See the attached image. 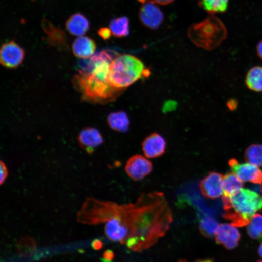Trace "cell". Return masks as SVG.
Instances as JSON below:
<instances>
[{
	"mask_svg": "<svg viewBox=\"0 0 262 262\" xmlns=\"http://www.w3.org/2000/svg\"><path fill=\"white\" fill-rule=\"evenodd\" d=\"M73 82L83 99L100 103L113 101L124 89L113 86L107 78L84 69L79 70Z\"/></svg>",
	"mask_w": 262,
	"mask_h": 262,
	"instance_id": "obj_3",
	"label": "cell"
},
{
	"mask_svg": "<svg viewBox=\"0 0 262 262\" xmlns=\"http://www.w3.org/2000/svg\"><path fill=\"white\" fill-rule=\"evenodd\" d=\"M178 262H187L186 260L181 259L179 260ZM195 262H214L211 259H204L202 260H198Z\"/></svg>",
	"mask_w": 262,
	"mask_h": 262,
	"instance_id": "obj_32",
	"label": "cell"
},
{
	"mask_svg": "<svg viewBox=\"0 0 262 262\" xmlns=\"http://www.w3.org/2000/svg\"><path fill=\"white\" fill-rule=\"evenodd\" d=\"M229 0H199L198 4L210 14L225 12L228 7Z\"/></svg>",
	"mask_w": 262,
	"mask_h": 262,
	"instance_id": "obj_21",
	"label": "cell"
},
{
	"mask_svg": "<svg viewBox=\"0 0 262 262\" xmlns=\"http://www.w3.org/2000/svg\"><path fill=\"white\" fill-rule=\"evenodd\" d=\"M96 49L95 41L87 36L78 37L72 44V50L74 55L83 59H87L92 56Z\"/></svg>",
	"mask_w": 262,
	"mask_h": 262,
	"instance_id": "obj_15",
	"label": "cell"
},
{
	"mask_svg": "<svg viewBox=\"0 0 262 262\" xmlns=\"http://www.w3.org/2000/svg\"><path fill=\"white\" fill-rule=\"evenodd\" d=\"M243 181L234 173L228 172L223 176V196H229L243 188Z\"/></svg>",
	"mask_w": 262,
	"mask_h": 262,
	"instance_id": "obj_19",
	"label": "cell"
},
{
	"mask_svg": "<svg viewBox=\"0 0 262 262\" xmlns=\"http://www.w3.org/2000/svg\"><path fill=\"white\" fill-rule=\"evenodd\" d=\"M66 28L71 34L82 36L89 30V22L82 14L75 13L71 16L66 21Z\"/></svg>",
	"mask_w": 262,
	"mask_h": 262,
	"instance_id": "obj_16",
	"label": "cell"
},
{
	"mask_svg": "<svg viewBox=\"0 0 262 262\" xmlns=\"http://www.w3.org/2000/svg\"><path fill=\"white\" fill-rule=\"evenodd\" d=\"M143 62L136 57L118 55L111 63L108 80L113 86L124 89L133 84L141 77L147 75Z\"/></svg>",
	"mask_w": 262,
	"mask_h": 262,
	"instance_id": "obj_4",
	"label": "cell"
},
{
	"mask_svg": "<svg viewBox=\"0 0 262 262\" xmlns=\"http://www.w3.org/2000/svg\"><path fill=\"white\" fill-rule=\"evenodd\" d=\"M214 236L218 244L228 249L236 248L241 238L240 233L235 226L228 223L219 225Z\"/></svg>",
	"mask_w": 262,
	"mask_h": 262,
	"instance_id": "obj_11",
	"label": "cell"
},
{
	"mask_svg": "<svg viewBox=\"0 0 262 262\" xmlns=\"http://www.w3.org/2000/svg\"><path fill=\"white\" fill-rule=\"evenodd\" d=\"M155 3L159 4L165 5L172 3L174 0H153Z\"/></svg>",
	"mask_w": 262,
	"mask_h": 262,
	"instance_id": "obj_31",
	"label": "cell"
},
{
	"mask_svg": "<svg viewBox=\"0 0 262 262\" xmlns=\"http://www.w3.org/2000/svg\"><path fill=\"white\" fill-rule=\"evenodd\" d=\"M138 2L142 4H144L147 0H137Z\"/></svg>",
	"mask_w": 262,
	"mask_h": 262,
	"instance_id": "obj_34",
	"label": "cell"
},
{
	"mask_svg": "<svg viewBox=\"0 0 262 262\" xmlns=\"http://www.w3.org/2000/svg\"><path fill=\"white\" fill-rule=\"evenodd\" d=\"M227 106L230 110H233L237 107V101L234 99H230L228 102Z\"/></svg>",
	"mask_w": 262,
	"mask_h": 262,
	"instance_id": "obj_30",
	"label": "cell"
},
{
	"mask_svg": "<svg viewBox=\"0 0 262 262\" xmlns=\"http://www.w3.org/2000/svg\"><path fill=\"white\" fill-rule=\"evenodd\" d=\"M0 183L2 184L6 180L8 175V170L5 163L2 161H0Z\"/></svg>",
	"mask_w": 262,
	"mask_h": 262,
	"instance_id": "obj_25",
	"label": "cell"
},
{
	"mask_svg": "<svg viewBox=\"0 0 262 262\" xmlns=\"http://www.w3.org/2000/svg\"><path fill=\"white\" fill-rule=\"evenodd\" d=\"M246 161L258 167L262 166V145L252 144L246 149Z\"/></svg>",
	"mask_w": 262,
	"mask_h": 262,
	"instance_id": "obj_22",
	"label": "cell"
},
{
	"mask_svg": "<svg viewBox=\"0 0 262 262\" xmlns=\"http://www.w3.org/2000/svg\"><path fill=\"white\" fill-rule=\"evenodd\" d=\"M229 164L232 172L243 181L262 183V171L250 163H240L234 158L229 159Z\"/></svg>",
	"mask_w": 262,
	"mask_h": 262,
	"instance_id": "obj_9",
	"label": "cell"
},
{
	"mask_svg": "<svg viewBox=\"0 0 262 262\" xmlns=\"http://www.w3.org/2000/svg\"><path fill=\"white\" fill-rule=\"evenodd\" d=\"M24 56V49L13 40L1 46L0 51V63L7 68L18 67L22 63Z\"/></svg>",
	"mask_w": 262,
	"mask_h": 262,
	"instance_id": "obj_8",
	"label": "cell"
},
{
	"mask_svg": "<svg viewBox=\"0 0 262 262\" xmlns=\"http://www.w3.org/2000/svg\"><path fill=\"white\" fill-rule=\"evenodd\" d=\"M107 120L109 127L115 131L126 132L129 130L130 120L127 115L124 111L110 113Z\"/></svg>",
	"mask_w": 262,
	"mask_h": 262,
	"instance_id": "obj_17",
	"label": "cell"
},
{
	"mask_svg": "<svg viewBox=\"0 0 262 262\" xmlns=\"http://www.w3.org/2000/svg\"><path fill=\"white\" fill-rule=\"evenodd\" d=\"M77 219L89 225L105 223L104 233L110 240L141 251L165 235L173 214L164 194L153 191L143 193L135 202L127 204L87 198Z\"/></svg>",
	"mask_w": 262,
	"mask_h": 262,
	"instance_id": "obj_1",
	"label": "cell"
},
{
	"mask_svg": "<svg viewBox=\"0 0 262 262\" xmlns=\"http://www.w3.org/2000/svg\"><path fill=\"white\" fill-rule=\"evenodd\" d=\"M109 28L115 37L128 36L130 33L129 20L125 16L113 19L110 22Z\"/></svg>",
	"mask_w": 262,
	"mask_h": 262,
	"instance_id": "obj_20",
	"label": "cell"
},
{
	"mask_svg": "<svg viewBox=\"0 0 262 262\" xmlns=\"http://www.w3.org/2000/svg\"><path fill=\"white\" fill-rule=\"evenodd\" d=\"M256 53L258 56L262 59V40L259 41L257 45Z\"/></svg>",
	"mask_w": 262,
	"mask_h": 262,
	"instance_id": "obj_29",
	"label": "cell"
},
{
	"mask_svg": "<svg viewBox=\"0 0 262 262\" xmlns=\"http://www.w3.org/2000/svg\"><path fill=\"white\" fill-rule=\"evenodd\" d=\"M258 253L259 255L262 258V243L259 246L258 249Z\"/></svg>",
	"mask_w": 262,
	"mask_h": 262,
	"instance_id": "obj_33",
	"label": "cell"
},
{
	"mask_svg": "<svg viewBox=\"0 0 262 262\" xmlns=\"http://www.w3.org/2000/svg\"><path fill=\"white\" fill-rule=\"evenodd\" d=\"M114 258L113 251L110 249H107L104 252L101 260L102 262H113Z\"/></svg>",
	"mask_w": 262,
	"mask_h": 262,
	"instance_id": "obj_27",
	"label": "cell"
},
{
	"mask_svg": "<svg viewBox=\"0 0 262 262\" xmlns=\"http://www.w3.org/2000/svg\"><path fill=\"white\" fill-rule=\"evenodd\" d=\"M102 242L98 239H95L92 242L91 246L93 249L95 250H99L102 246Z\"/></svg>",
	"mask_w": 262,
	"mask_h": 262,
	"instance_id": "obj_28",
	"label": "cell"
},
{
	"mask_svg": "<svg viewBox=\"0 0 262 262\" xmlns=\"http://www.w3.org/2000/svg\"><path fill=\"white\" fill-rule=\"evenodd\" d=\"M139 17L140 22L144 26L152 30L158 29L164 19L163 12L152 1H147L141 6Z\"/></svg>",
	"mask_w": 262,
	"mask_h": 262,
	"instance_id": "obj_7",
	"label": "cell"
},
{
	"mask_svg": "<svg viewBox=\"0 0 262 262\" xmlns=\"http://www.w3.org/2000/svg\"><path fill=\"white\" fill-rule=\"evenodd\" d=\"M78 141L80 147L90 154L95 148L103 143V138L98 130L88 127L83 129L79 133Z\"/></svg>",
	"mask_w": 262,
	"mask_h": 262,
	"instance_id": "obj_13",
	"label": "cell"
},
{
	"mask_svg": "<svg viewBox=\"0 0 262 262\" xmlns=\"http://www.w3.org/2000/svg\"><path fill=\"white\" fill-rule=\"evenodd\" d=\"M245 83L247 88L254 92H262V66H254L247 72Z\"/></svg>",
	"mask_w": 262,
	"mask_h": 262,
	"instance_id": "obj_18",
	"label": "cell"
},
{
	"mask_svg": "<svg viewBox=\"0 0 262 262\" xmlns=\"http://www.w3.org/2000/svg\"><path fill=\"white\" fill-rule=\"evenodd\" d=\"M153 168L152 162L141 154L131 156L125 166L126 173L134 181L144 179L152 172Z\"/></svg>",
	"mask_w": 262,
	"mask_h": 262,
	"instance_id": "obj_6",
	"label": "cell"
},
{
	"mask_svg": "<svg viewBox=\"0 0 262 262\" xmlns=\"http://www.w3.org/2000/svg\"><path fill=\"white\" fill-rule=\"evenodd\" d=\"M227 34L223 23L213 16L192 24L187 31L188 36L195 45L208 50L218 47L225 39Z\"/></svg>",
	"mask_w": 262,
	"mask_h": 262,
	"instance_id": "obj_5",
	"label": "cell"
},
{
	"mask_svg": "<svg viewBox=\"0 0 262 262\" xmlns=\"http://www.w3.org/2000/svg\"><path fill=\"white\" fill-rule=\"evenodd\" d=\"M200 192L207 198H218L223 194V176L217 172L212 171L199 183Z\"/></svg>",
	"mask_w": 262,
	"mask_h": 262,
	"instance_id": "obj_10",
	"label": "cell"
},
{
	"mask_svg": "<svg viewBox=\"0 0 262 262\" xmlns=\"http://www.w3.org/2000/svg\"><path fill=\"white\" fill-rule=\"evenodd\" d=\"M246 229L247 233L251 238L255 240L262 238V215L255 214Z\"/></svg>",
	"mask_w": 262,
	"mask_h": 262,
	"instance_id": "obj_24",
	"label": "cell"
},
{
	"mask_svg": "<svg viewBox=\"0 0 262 262\" xmlns=\"http://www.w3.org/2000/svg\"><path fill=\"white\" fill-rule=\"evenodd\" d=\"M41 26L47 35V40L50 45L61 49H66L68 47L66 35L64 31L56 27L45 18L42 19Z\"/></svg>",
	"mask_w": 262,
	"mask_h": 262,
	"instance_id": "obj_14",
	"label": "cell"
},
{
	"mask_svg": "<svg viewBox=\"0 0 262 262\" xmlns=\"http://www.w3.org/2000/svg\"><path fill=\"white\" fill-rule=\"evenodd\" d=\"M98 33L99 36L104 40L109 39L112 33L111 30L106 27L100 28L98 30Z\"/></svg>",
	"mask_w": 262,
	"mask_h": 262,
	"instance_id": "obj_26",
	"label": "cell"
},
{
	"mask_svg": "<svg viewBox=\"0 0 262 262\" xmlns=\"http://www.w3.org/2000/svg\"><path fill=\"white\" fill-rule=\"evenodd\" d=\"M256 262H262V260H258L256 261Z\"/></svg>",
	"mask_w": 262,
	"mask_h": 262,
	"instance_id": "obj_36",
	"label": "cell"
},
{
	"mask_svg": "<svg viewBox=\"0 0 262 262\" xmlns=\"http://www.w3.org/2000/svg\"><path fill=\"white\" fill-rule=\"evenodd\" d=\"M260 190H261V193H262V185H261V186L260 187Z\"/></svg>",
	"mask_w": 262,
	"mask_h": 262,
	"instance_id": "obj_35",
	"label": "cell"
},
{
	"mask_svg": "<svg viewBox=\"0 0 262 262\" xmlns=\"http://www.w3.org/2000/svg\"><path fill=\"white\" fill-rule=\"evenodd\" d=\"M225 212L223 216L235 227L247 225L253 216L262 210V196L242 188L229 196H222Z\"/></svg>",
	"mask_w": 262,
	"mask_h": 262,
	"instance_id": "obj_2",
	"label": "cell"
},
{
	"mask_svg": "<svg viewBox=\"0 0 262 262\" xmlns=\"http://www.w3.org/2000/svg\"><path fill=\"white\" fill-rule=\"evenodd\" d=\"M166 142L160 134L153 132L146 137L142 143V149L144 155L148 158H156L165 152Z\"/></svg>",
	"mask_w": 262,
	"mask_h": 262,
	"instance_id": "obj_12",
	"label": "cell"
},
{
	"mask_svg": "<svg viewBox=\"0 0 262 262\" xmlns=\"http://www.w3.org/2000/svg\"><path fill=\"white\" fill-rule=\"evenodd\" d=\"M217 221L213 217L206 216L201 219L199 223V230L205 237L212 238L219 226Z\"/></svg>",
	"mask_w": 262,
	"mask_h": 262,
	"instance_id": "obj_23",
	"label": "cell"
}]
</instances>
